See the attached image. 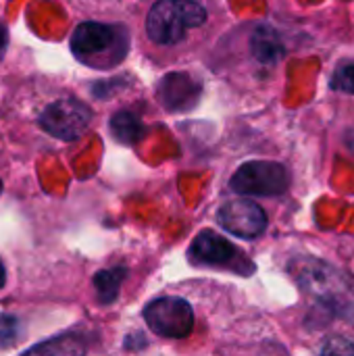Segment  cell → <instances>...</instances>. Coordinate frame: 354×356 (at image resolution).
<instances>
[{"label": "cell", "instance_id": "obj_1", "mask_svg": "<svg viewBox=\"0 0 354 356\" xmlns=\"http://www.w3.org/2000/svg\"><path fill=\"white\" fill-rule=\"evenodd\" d=\"M207 21V8L198 0H156L146 17V33L152 44L175 48L186 44Z\"/></svg>", "mask_w": 354, "mask_h": 356}, {"label": "cell", "instance_id": "obj_6", "mask_svg": "<svg viewBox=\"0 0 354 356\" xmlns=\"http://www.w3.org/2000/svg\"><path fill=\"white\" fill-rule=\"evenodd\" d=\"M219 223L238 238H257L267 227L265 211L252 200H234L219 209Z\"/></svg>", "mask_w": 354, "mask_h": 356}, {"label": "cell", "instance_id": "obj_8", "mask_svg": "<svg viewBox=\"0 0 354 356\" xmlns=\"http://www.w3.org/2000/svg\"><path fill=\"white\" fill-rule=\"evenodd\" d=\"M161 102L169 111H184L192 108L198 102L200 96V83H196L186 73H171L161 81L159 90Z\"/></svg>", "mask_w": 354, "mask_h": 356}, {"label": "cell", "instance_id": "obj_10", "mask_svg": "<svg viewBox=\"0 0 354 356\" xmlns=\"http://www.w3.org/2000/svg\"><path fill=\"white\" fill-rule=\"evenodd\" d=\"M73 10L86 17H119L127 13L138 0H65Z\"/></svg>", "mask_w": 354, "mask_h": 356}, {"label": "cell", "instance_id": "obj_15", "mask_svg": "<svg viewBox=\"0 0 354 356\" xmlns=\"http://www.w3.org/2000/svg\"><path fill=\"white\" fill-rule=\"evenodd\" d=\"M4 48H6V31H4V27L0 25V56H2Z\"/></svg>", "mask_w": 354, "mask_h": 356}, {"label": "cell", "instance_id": "obj_7", "mask_svg": "<svg viewBox=\"0 0 354 356\" xmlns=\"http://www.w3.org/2000/svg\"><path fill=\"white\" fill-rule=\"evenodd\" d=\"M190 257L202 265H230L240 257V250L215 232H202L190 246Z\"/></svg>", "mask_w": 354, "mask_h": 356}, {"label": "cell", "instance_id": "obj_2", "mask_svg": "<svg viewBox=\"0 0 354 356\" xmlns=\"http://www.w3.org/2000/svg\"><path fill=\"white\" fill-rule=\"evenodd\" d=\"M71 52L92 69H113L129 52V31L119 23L83 21L71 33Z\"/></svg>", "mask_w": 354, "mask_h": 356}, {"label": "cell", "instance_id": "obj_3", "mask_svg": "<svg viewBox=\"0 0 354 356\" xmlns=\"http://www.w3.org/2000/svg\"><path fill=\"white\" fill-rule=\"evenodd\" d=\"M33 123L50 138L73 142L86 134L92 123V111L88 104L71 94H56L46 98L38 108L31 104Z\"/></svg>", "mask_w": 354, "mask_h": 356}, {"label": "cell", "instance_id": "obj_16", "mask_svg": "<svg viewBox=\"0 0 354 356\" xmlns=\"http://www.w3.org/2000/svg\"><path fill=\"white\" fill-rule=\"evenodd\" d=\"M4 284H6V273H4V265L0 261V290L4 288Z\"/></svg>", "mask_w": 354, "mask_h": 356}, {"label": "cell", "instance_id": "obj_9", "mask_svg": "<svg viewBox=\"0 0 354 356\" xmlns=\"http://www.w3.org/2000/svg\"><path fill=\"white\" fill-rule=\"evenodd\" d=\"M250 46H252L255 58L261 60L263 65H273L284 54L282 38L271 27H257L255 33H252V44Z\"/></svg>", "mask_w": 354, "mask_h": 356}, {"label": "cell", "instance_id": "obj_4", "mask_svg": "<svg viewBox=\"0 0 354 356\" xmlns=\"http://www.w3.org/2000/svg\"><path fill=\"white\" fill-rule=\"evenodd\" d=\"M230 186L238 194L277 196L290 188V173L273 161H250L234 173Z\"/></svg>", "mask_w": 354, "mask_h": 356}, {"label": "cell", "instance_id": "obj_14", "mask_svg": "<svg viewBox=\"0 0 354 356\" xmlns=\"http://www.w3.org/2000/svg\"><path fill=\"white\" fill-rule=\"evenodd\" d=\"M323 353H346V355H351V353H354V346L348 340L336 338V340H330V342L323 346Z\"/></svg>", "mask_w": 354, "mask_h": 356}, {"label": "cell", "instance_id": "obj_5", "mask_svg": "<svg viewBox=\"0 0 354 356\" xmlns=\"http://www.w3.org/2000/svg\"><path fill=\"white\" fill-rule=\"evenodd\" d=\"M144 319L156 336L171 340L188 338L194 327L192 307L177 296H163L152 300L144 309Z\"/></svg>", "mask_w": 354, "mask_h": 356}, {"label": "cell", "instance_id": "obj_11", "mask_svg": "<svg viewBox=\"0 0 354 356\" xmlns=\"http://www.w3.org/2000/svg\"><path fill=\"white\" fill-rule=\"evenodd\" d=\"M142 123L140 119L134 115V113H127V111H121L117 113L113 119H111V131L113 136L123 142V144H134L140 136H142Z\"/></svg>", "mask_w": 354, "mask_h": 356}, {"label": "cell", "instance_id": "obj_12", "mask_svg": "<svg viewBox=\"0 0 354 356\" xmlns=\"http://www.w3.org/2000/svg\"><path fill=\"white\" fill-rule=\"evenodd\" d=\"M125 277V269H111V271H100L94 280L96 288H98V298L104 305H111L117 294H119V286Z\"/></svg>", "mask_w": 354, "mask_h": 356}, {"label": "cell", "instance_id": "obj_13", "mask_svg": "<svg viewBox=\"0 0 354 356\" xmlns=\"http://www.w3.org/2000/svg\"><path fill=\"white\" fill-rule=\"evenodd\" d=\"M332 86L338 92L354 94V63H346V65L336 69V73L332 77Z\"/></svg>", "mask_w": 354, "mask_h": 356}]
</instances>
